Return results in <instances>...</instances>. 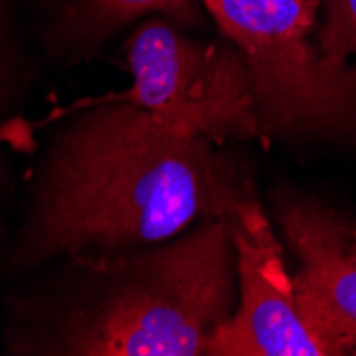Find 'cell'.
<instances>
[{"label": "cell", "instance_id": "9c48e42d", "mask_svg": "<svg viewBox=\"0 0 356 356\" xmlns=\"http://www.w3.org/2000/svg\"><path fill=\"white\" fill-rule=\"evenodd\" d=\"M19 96L15 58L7 41V0H0V120L11 111Z\"/></svg>", "mask_w": 356, "mask_h": 356}, {"label": "cell", "instance_id": "30bf717a", "mask_svg": "<svg viewBox=\"0 0 356 356\" xmlns=\"http://www.w3.org/2000/svg\"><path fill=\"white\" fill-rule=\"evenodd\" d=\"M352 241H354V248H356V229H354V233H352Z\"/></svg>", "mask_w": 356, "mask_h": 356}, {"label": "cell", "instance_id": "ba28073f", "mask_svg": "<svg viewBox=\"0 0 356 356\" xmlns=\"http://www.w3.org/2000/svg\"><path fill=\"white\" fill-rule=\"evenodd\" d=\"M88 9L107 24H124L145 13H165L179 24L197 19L194 0H83Z\"/></svg>", "mask_w": 356, "mask_h": 356}, {"label": "cell", "instance_id": "6da1fadb", "mask_svg": "<svg viewBox=\"0 0 356 356\" xmlns=\"http://www.w3.org/2000/svg\"><path fill=\"white\" fill-rule=\"evenodd\" d=\"M51 137L32 181L11 267L111 258L169 241L252 199L216 141L184 137L131 103H88Z\"/></svg>", "mask_w": 356, "mask_h": 356}, {"label": "cell", "instance_id": "277c9868", "mask_svg": "<svg viewBox=\"0 0 356 356\" xmlns=\"http://www.w3.org/2000/svg\"><path fill=\"white\" fill-rule=\"evenodd\" d=\"M126 64L133 86L83 99L88 103H131L184 137L216 143L261 139V126L245 60L237 45L188 39L167 22H145L128 41Z\"/></svg>", "mask_w": 356, "mask_h": 356}, {"label": "cell", "instance_id": "5b68a950", "mask_svg": "<svg viewBox=\"0 0 356 356\" xmlns=\"http://www.w3.org/2000/svg\"><path fill=\"white\" fill-rule=\"evenodd\" d=\"M235 248L237 305L205 356H335L303 320L284 245L254 197L226 222Z\"/></svg>", "mask_w": 356, "mask_h": 356}, {"label": "cell", "instance_id": "8992f818", "mask_svg": "<svg viewBox=\"0 0 356 356\" xmlns=\"http://www.w3.org/2000/svg\"><path fill=\"white\" fill-rule=\"evenodd\" d=\"M284 241L299 258L293 275L297 305L309 329L335 356L356 354L354 226L341 213L307 199L277 201Z\"/></svg>", "mask_w": 356, "mask_h": 356}, {"label": "cell", "instance_id": "7a4b0ae2", "mask_svg": "<svg viewBox=\"0 0 356 356\" xmlns=\"http://www.w3.org/2000/svg\"><path fill=\"white\" fill-rule=\"evenodd\" d=\"M86 286L49 327L45 354L199 356L237 305L226 222L111 258H73Z\"/></svg>", "mask_w": 356, "mask_h": 356}, {"label": "cell", "instance_id": "3957f363", "mask_svg": "<svg viewBox=\"0 0 356 356\" xmlns=\"http://www.w3.org/2000/svg\"><path fill=\"white\" fill-rule=\"evenodd\" d=\"M241 51L263 139L356 137V71L309 41L320 0H203Z\"/></svg>", "mask_w": 356, "mask_h": 356}, {"label": "cell", "instance_id": "52a82bcc", "mask_svg": "<svg viewBox=\"0 0 356 356\" xmlns=\"http://www.w3.org/2000/svg\"><path fill=\"white\" fill-rule=\"evenodd\" d=\"M325 24H322L316 45L327 60L348 64L356 54V0H322Z\"/></svg>", "mask_w": 356, "mask_h": 356}]
</instances>
